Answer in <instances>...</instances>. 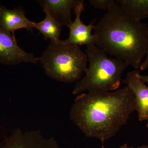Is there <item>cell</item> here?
Returning <instances> with one entry per match:
<instances>
[{
	"instance_id": "cell-11",
	"label": "cell",
	"mask_w": 148,
	"mask_h": 148,
	"mask_svg": "<svg viewBox=\"0 0 148 148\" xmlns=\"http://www.w3.org/2000/svg\"><path fill=\"white\" fill-rule=\"evenodd\" d=\"M45 17L39 22H34V28L38 30L46 40L49 39L51 42H56L61 40L60 35L61 26L51 16L48 11L44 10Z\"/></svg>"
},
{
	"instance_id": "cell-14",
	"label": "cell",
	"mask_w": 148,
	"mask_h": 148,
	"mask_svg": "<svg viewBox=\"0 0 148 148\" xmlns=\"http://www.w3.org/2000/svg\"><path fill=\"white\" fill-rule=\"evenodd\" d=\"M148 69V48L147 54H146L145 59L140 66V71H145Z\"/></svg>"
},
{
	"instance_id": "cell-5",
	"label": "cell",
	"mask_w": 148,
	"mask_h": 148,
	"mask_svg": "<svg viewBox=\"0 0 148 148\" xmlns=\"http://www.w3.org/2000/svg\"><path fill=\"white\" fill-rule=\"evenodd\" d=\"M39 60L33 53L19 47L14 36L0 26V64L16 65L25 62L36 64Z\"/></svg>"
},
{
	"instance_id": "cell-13",
	"label": "cell",
	"mask_w": 148,
	"mask_h": 148,
	"mask_svg": "<svg viewBox=\"0 0 148 148\" xmlns=\"http://www.w3.org/2000/svg\"><path fill=\"white\" fill-rule=\"evenodd\" d=\"M90 4L94 8L101 10H108L114 4V0H89Z\"/></svg>"
},
{
	"instance_id": "cell-2",
	"label": "cell",
	"mask_w": 148,
	"mask_h": 148,
	"mask_svg": "<svg viewBox=\"0 0 148 148\" xmlns=\"http://www.w3.org/2000/svg\"><path fill=\"white\" fill-rule=\"evenodd\" d=\"M95 45L140 69L148 48V25L129 16L115 2L95 25Z\"/></svg>"
},
{
	"instance_id": "cell-17",
	"label": "cell",
	"mask_w": 148,
	"mask_h": 148,
	"mask_svg": "<svg viewBox=\"0 0 148 148\" xmlns=\"http://www.w3.org/2000/svg\"><path fill=\"white\" fill-rule=\"evenodd\" d=\"M147 127H148V118L147 120Z\"/></svg>"
},
{
	"instance_id": "cell-15",
	"label": "cell",
	"mask_w": 148,
	"mask_h": 148,
	"mask_svg": "<svg viewBox=\"0 0 148 148\" xmlns=\"http://www.w3.org/2000/svg\"><path fill=\"white\" fill-rule=\"evenodd\" d=\"M139 77H140V79L142 80L143 82L148 84V75H142L140 74Z\"/></svg>"
},
{
	"instance_id": "cell-4",
	"label": "cell",
	"mask_w": 148,
	"mask_h": 148,
	"mask_svg": "<svg viewBox=\"0 0 148 148\" xmlns=\"http://www.w3.org/2000/svg\"><path fill=\"white\" fill-rule=\"evenodd\" d=\"M49 77L58 81H78L87 72L88 58L79 46L67 44L64 40L51 42L39 58Z\"/></svg>"
},
{
	"instance_id": "cell-6",
	"label": "cell",
	"mask_w": 148,
	"mask_h": 148,
	"mask_svg": "<svg viewBox=\"0 0 148 148\" xmlns=\"http://www.w3.org/2000/svg\"><path fill=\"white\" fill-rule=\"evenodd\" d=\"M84 9V1L74 10L76 16L75 20L68 27L70 30L69 38L64 42L71 45H86L87 47L95 45L96 37L92 32L95 25L94 21L86 25L81 19V15Z\"/></svg>"
},
{
	"instance_id": "cell-8",
	"label": "cell",
	"mask_w": 148,
	"mask_h": 148,
	"mask_svg": "<svg viewBox=\"0 0 148 148\" xmlns=\"http://www.w3.org/2000/svg\"><path fill=\"white\" fill-rule=\"evenodd\" d=\"M140 71L135 70L127 73L123 81L134 93L136 100V111L141 121L148 118V86L140 79Z\"/></svg>"
},
{
	"instance_id": "cell-3",
	"label": "cell",
	"mask_w": 148,
	"mask_h": 148,
	"mask_svg": "<svg viewBox=\"0 0 148 148\" xmlns=\"http://www.w3.org/2000/svg\"><path fill=\"white\" fill-rule=\"evenodd\" d=\"M85 53L89 66L85 76L76 84L73 94L78 95L86 91H114L118 89L123 73L129 66L117 58H110L95 45L87 47Z\"/></svg>"
},
{
	"instance_id": "cell-10",
	"label": "cell",
	"mask_w": 148,
	"mask_h": 148,
	"mask_svg": "<svg viewBox=\"0 0 148 148\" xmlns=\"http://www.w3.org/2000/svg\"><path fill=\"white\" fill-rule=\"evenodd\" d=\"M34 22L25 16L22 9L9 10L4 6L0 5V26L14 36V32L18 29H25L33 32Z\"/></svg>"
},
{
	"instance_id": "cell-12",
	"label": "cell",
	"mask_w": 148,
	"mask_h": 148,
	"mask_svg": "<svg viewBox=\"0 0 148 148\" xmlns=\"http://www.w3.org/2000/svg\"><path fill=\"white\" fill-rule=\"evenodd\" d=\"M115 1L135 20L142 21L148 18V0H117Z\"/></svg>"
},
{
	"instance_id": "cell-18",
	"label": "cell",
	"mask_w": 148,
	"mask_h": 148,
	"mask_svg": "<svg viewBox=\"0 0 148 148\" xmlns=\"http://www.w3.org/2000/svg\"><path fill=\"white\" fill-rule=\"evenodd\" d=\"M102 148H104V145H103V146H102Z\"/></svg>"
},
{
	"instance_id": "cell-9",
	"label": "cell",
	"mask_w": 148,
	"mask_h": 148,
	"mask_svg": "<svg viewBox=\"0 0 148 148\" xmlns=\"http://www.w3.org/2000/svg\"><path fill=\"white\" fill-rule=\"evenodd\" d=\"M82 0H40L37 1L61 27H68L73 22L71 12Z\"/></svg>"
},
{
	"instance_id": "cell-7",
	"label": "cell",
	"mask_w": 148,
	"mask_h": 148,
	"mask_svg": "<svg viewBox=\"0 0 148 148\" xmlns=\"http://www.w3.org/2000/svg\"><path fill=\"white\" fill-rule=\"evenodd\" d=\"M0 148H59L53 138H45L38 131L24 133L16 130Z\"/></svg>"
},
{
	"instance_id": "cell-16",
	"label": "cell",
	"mask_w": 148,
	"mask_h": 148,
	"mask_svg": "<svg viewBox=\"0 0 148 148\" xmlns=\"http://www.w3.org/2000/svg\"><path fill=\"white\" fill-rule=\"evenodd\" d=\"M120 148H148V145H143L141 146V147H138L137 148H134L132 147H128L127 144H124V145H123L121 146V147H120Z\"/></svg>"
},
{
	"instance_id": "cell-1",
	"label": "cell",
	"mask_w": 148,
	"mask_h": 148,
	"mask_svg": "<svg viewBox=\"0 0 148 148\" xmlns=\"http://www.w3.org/2000/svg\"><path fill=\"white\" fill-rule=\"evenodd\" d=\"M136 108L135 95L127 86L114 91L92 90L77 95L70 118L86 137L104 144L125 124Z\"/></svg>"
}]
</instances>
